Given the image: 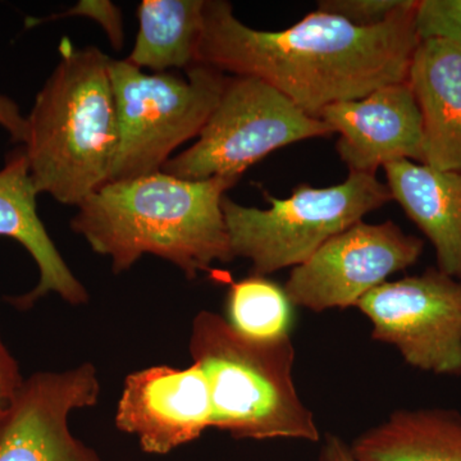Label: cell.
I'll list each match as a JSON object with an SVG mask.
<instances>
[{
    "mask_svg": "<svg viewBox=\"0 0 461 461\" xmlns=\"http://www.w3.org/2000/svg\"><path fill=\"white\" fill-rule=\"evenodd\" d=\"M208 379L198 364L150 366L124 379L115 426L135 436L147 454L166 455L212 429Z\"/></svg>",
    "mask_w": 461,
    "mask_h": 461,
    "instance_id": "cell-11",
    "label": "cell"
},
{
    "mask_svg": "<svg viewBox=\"0 0 461 461\" xmlns=\"http://www.w3.org/2000/svg\"><path fill=\"white\" fill-rule=\"evenodd\" d=\"M417 3L378 26L315 11L288 29L262 32L242 23L226 0H205L196 65L259 78L318 118L330 104L408 81L420 42Z\"/></svg>",
    "mask_w": 461,
    "mask_h": 461,
    "instance_id": "cell-1",
    "label": "cell"
},
{
    "mask_svg": "<svg viewBox=\"0 0 461 461\" xmlns=\"http://www.w3.org/2000/svg\"><path fill=\"white\" fill-rule=\"evenodd\" d=\"M75 16H84L98 23L100 27L107 33L109 41L115 50H121L123 47V16L121 9L108 0H83L78 2L74 8L68 9L65 14L58 16L45 18L42 21L58 20V18H67Z\"/></svg>",
    "mask_w": 461,
    "mask_h": 461,
    "instance_id": "cell-21",
    "label": "cell"
},
{
    "mask_svg": "<svg viewBox=\"0 0 461 461\" xmlns=\"http://www.w3.org/2000/svg\"><path fill=\"white\" fill-rule=\"evenodd\" d=\"M264 196L271 208L238 204L229 196L222 200L233 256L250 260L257 276L295 268L330 239L393 200L375 175L357 172L336 186L302 185L290 198Z\"/></svg>",
    "mask_w": 461,
    "mask_h": 461,
    "instance_id": "cell-5",
    "label": "cell"
},
{
    "mask_svg": "<svg viewBox=\"0 0 461 461\" xmlns=\"http://www.w3.org/2000/svg\"><path fill=\"white\" fill-rule=\"evenodd\" d=\"M205 0H144L139 30L127 62L153 74L196 66L204 26Z\"/></svg>",
    "mask_w": 461,
    "mask_h": 461,
    "instance_id": "cell-17",
    "label": "cell"
},
{
    "mask_svg": "<svg viewBox=\"0 0 461 461\" xmlns=\"http://www.w3.org/2000/svg\"><path fill=\"white\" fill-rule=\"evenodd\" d=\"M423 250V240L393 221H360L295 267L284 290L291 305L314 313L351 308L391 275L414 266Z\"/></svg>",
    "mask_w": 461,
    "mask_h": 461,
    "instance_id": "cell-9",
    "label": "cell"
},
{
    "mask_svg": "<svg viewBox=\"0 0 461 461\" xmlns=\"http://www.w3.org/2000/svg\"><path fill=\"white\" fill-rule=\"evenodd\" d=\"M0 127L11 136V140L23 144L26 139L27 121L14 99L0 93Z\"/></svg>",
    "mask_w": 461,
    "mask_h": 461,
    "instance_id": "cell-23",
    "label": "cell"
},
{
    "mask_svg": "<svg viewBox=\"0 0 461 461\" xmlns=\"http://www.w3.org/2000/svg\"><path fill=\"white\" fill-rule=\"evenodd\" d=\"M357 308L372 338L393 346L412 368L461 377V281L438 268L384 282Z\"/></svg>",
    "mask_w": 461,
    "mask_h": 461,
    "instance_id": "cell-8",
    "label": "cell"
},
{
    "mask_svg": "<svg viewBox=\"0 0 461 461\" xmlns=\"http://www.w3.org/2000/svg\"><path fill=\"white\" fill-rule=\"evenodd\" d=\"M359 461H461V412L400 409L350 446Z\"/></svg>",
    "mask_w": 461,
    "mask_h": 461,
    "instance_id": "cell-16",
    "label": "cell"
},
{
    "mask_svg": "<svg viewBox=\"0 0 461 461\" xmlns=\"http://www.w3.org/2000/svg\"><path fill=\"white\" fill-rule=\"evenodd\" d=\"M333 135L320 118L256 77L227 78L222 96L195 144L171 158L162 171L182 180H238L272 151Z\"/></svg>",
    "mask_w": 461,
    "mask_h": 461,
    "instance_id": "cell-7",
    "label": "cell"
},
{
    "mask_svg": "<svg viewBox=\"0 0 461 461\" xmlns=\"http://www.w3.org/2000/svg\"><path fill=\"white\" fill-rule=\"evenodd\" d=\"M100 391L91 363L25 379L0 432V461H103L69 429L72 412L95 406Z\"/></svg>",
    "mask_w": 461,
    "mask_h": 461,
    "instance_id": "cell-10",
    "label": "cell"
},
{
    "mask_svg": "<svg viewBox=\"0 0 461 461\" xmlns=\"http://www.w3.org/2000/svg\"><path fill=\"white\" fill-rule=\"evenodd\" d=\"M27 115L23 144L39 194L78 206L111 182L118 147L111 60L68 39Z\"/></svg>",
    "mask_w": 461,
    "mask_h": 461,
    "instance_id": "cell-3",
    "label": "cell"
},
{
    "mask_svg": "<svg viewBox=\"0 0 461 461\" xmlns=\"http://www.w3.org/2000/svg\"><path fill=\"white\" fill-rule=\"evenodd\" d=\"M189 348L208 379L212 429L238 439L320 441L313 412L294 382L296 354L290 335L247 338L223 315L202 311L194 318Z\"/></svg>",
    "mask_w": 461,
    "mask_h": 461,
    "instance_id": "cell-4",
    "label": "cell"
},
{
    "mask_svg": "<svg viewBox=\"0 0 461 461\" xmlns=\"http://www.w3.org/2000/svg\"><path fill=\"white\" fill-rule=\"evenodd\" d=\"M238 180H182L159 171L111 181L85 199L71 229L94 253L111 259L115 275L144 256L177 267L187 280L235 259L222 211Z\"/></svg>",
    "mask_w": 461,
    "mask_h": 461,
    "instance_id": "cell-2",
    "label": "cell"
},
{
    "mask_svg": "<svg viewBox=\"0 0 461 461\" xmlns=\"http://www.w3.org/2000/svg\"><path fill=\"white\" fill-rule=\"evenodd\" d=\"M387 187L435 249L437 268L461 281V171L399 160L384 167Z\"/></svg>",
    "mask_w": 461,
    "mask_h": 461,
    "instance_id": "cell-15",
    "label": "cell"
},
{
    "mask_svg": "<svg viewBox=\"0 0 461 461\" xmlns=\"http://www.w3.org/2000/svg\"><path fill=\"white\" fill-rule=\"evenodd\" d=\"M415 27L420 41L438 39L461 48V0H420Z\"/></svg>",
    "mask_w": 461,
    "mask_h": 461,
    "instance_id": "cell-19",
    "label": "cell"
},
{
    "mask_svg": "<svg viewBox=\"0 0 461 461\" xmlns=\"http://www.w3.org/2000/svg\"><path fill=\"white\" fill-rule=\"evenodd\" d=\"M408 85L423 127V163L461 171V48L421 41L412 56Z\"/></svg>",
    "mask_w": 461,
    "mask_h": 461,
    "instance_id": "cell-14",
    "label": "cell"
},
{
    "mask_svg": "<svg viewBox=\"0 0 461 461\" xmlns=\"http://www.w3.org/2000/svg\"><path fill=\"white\" fill-rule=\"evenodd\" d=\"M317 461H359L354 456L350 446L339 436L327 435L321 445Z\"/></svg>",
    "mask_w": 461,
    "mask_h": 461,
    "instance_id": "cell-24",
    "label": "cell"
},
{
    "mask_svg": "<svg viewBox=\"0 0 461 461\" xmlns=\"http://www.w3.org/2000/svg\"><path fill=\"white\" fill-rule=\"evenodd\" d=\"M415 0H321L317 11L344 18L351 25L373 27L387 23Z\"/></svg>",
    "mask_w": 461,
    "mask_h": 461,
    "instance_id": "cell-20",
    "label": "cell"
},
{
    "mask_svg": "<svg viewBox=\"0 0 461 461\" xmlns=\"http://www.w3.org/2000/svg\"><path fill=\"white\" fill-rule=\"evenodd\" d=\"M291 306L284 287L254 275L230 285L227 321L247 338L280 339L290 335Z\"/></svg>",
    "mask_w": 461,
    "mask_h": 461,
    "instance_id": "cell-18",
    "label": "cell"
},
{
    "mask_svg": "<svg viewBox=\"0 0 461 461\" xmlns=\"http://www.w3.org/2000/svg\"><path fill=\"white\" fill-rule=\"evenodd\" d=\"M318 118L339 133L336 148L350 172L375 175L399 160L423 163V127L408 81L330 104Z\"/></svg>",
    "mask_w": 461,
    "mask_h": 461,
    "instance_id": "cell-12",
    "label": "cell"
},
{
    "mask_svg": "<svg viewBox=\"0 0 461 461\" xmlns=\"http://www.w3.org/2000/svg\"><path fill=\"white\" fill-rule=\"evenodd\" d=\"M38 195L21 147L9 154L0 169V236L14 239L26 249L38 267L39 281L32 291L8 297V302L27 311L42 297L56 294L67 304H86L89 293L67 266L39 217Z\"/></svg>",
    "mask_w": 461,
    "mask_h": 461,
    "instance_id": "cell-13",
    "label": "cell"
},
{
    "mask_svg": "<svg viewBox=\"0 0 461 461\" xmlns=\"http://www.w3.org/2000/svg\"><path fill=\"white\" fill-rule=\"evenodd\" d=\"M23 384L20 366L0 336V432L14 411Z\"/></svg>",
    "mask_w": 461,
    "mask_h": 461,
    "instance_id": "cell-22",
    "label": "cell"
},
{
    "mask_svg": "<svg viewBox=\"0 0 461 461\" xmlns=\"http://www.w3.org/2000/svg\"><path fill=\"white\" fill-rule=\"evenodd\" d=\"M227 78L203 65L191 67L185 76L147 74L126 59H112L118 147L111 181L162 171L176 149L198 139Z\"/></svg>",
    "mask_w": 461,
    "mask_h": 461,
    "instance_id": "cell-6",
    "label": "cell"
}]
</instances>
